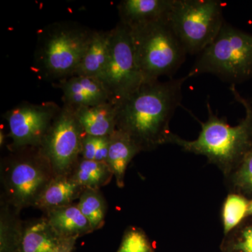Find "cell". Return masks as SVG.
<instances>
[{"mask_svg": "<svg viewBox=\"0 0 252 252\" xmlns=\"http://www.w3.org/2000/svg\"><path fill=\"white\" fill-rule=\"evenodd\" d=\"M188 76L144 82L116 103L117 129L127 134L142 152L170 144V122L182 99V86Z\"/></svg>", "mask_w": 252, "mask_h": 252, "instance_id": "obj_1", "label": "cell"}, {"mask_svg": "<svg viewBox=\"0 0 252 252\" xmlns=\"http://www.w3.org/2000/svg\"><path fill=\"white\" fill-rule=\"evenodd\" d=\"M230 90L245 109V117L238 125L230 126L217 117L207 104L208 119L200 122L201 131L198 138L186 140L174 134L170 141V144H177L185 152L206 157L225 177L235 170L252 147V105L240 95L235 85L230 86Z\"/></svg>", "mask_w": 252, "mask_h": 252, "instance_id": "obj_2", "label": "cell"}, {"mask_svg": "<svg viewBox=\"0 0 252 252\" xmlns=\"http://www.w3.org/2000/svg\"><path fill=\"white\" fill-rule=\"evenodd\" d=\"M94 31L75 22L56 23L41 32L35 52L38 72L48 80H64L75 74Z\"/></svg>", "mask_w": 252, "mask_h": 252, "instance_id": "obj_3", "label": "cell"}, {"mask_svg": "<svg viewBox=\"0 0 252 252\" xmlns=\"http://www.w3.org/2000/svg\"><path fill=\"white\" fill-rule=\"evenodd\" d=\"M129 30L144 82L159 80L162 76L170 77L185 63L187 51L167 18Z\"/></svg>", "mask_w": 252, "mask_h": 252, "instance_id": "obj_4", "label": "cell"}, {"mask_svg": "<svg viewBox=\"0 0 252 252\" xmlns=\"http://www.w3.org/2000/svg\"><path fill=\"white\" fill-rule=\"evenodd\" d=\"M214 74L232 85L252 78V34L224 22L216 39L203 52L189 73V78Z\"/></svg>", "mask_w": 252, "mask_h": 252, "instance_id": "obj_5", "label": "cell"}, {"mask_svg": "<svg viewBox=\"0 0 252 252\" xmlns=\"http://www.w3.org/2000/svg\"><path fill=\"white\" fill-rule=\"evenodd\" d=\"M12 153L1 165V200L21 212L23 209L34 206L55 175L40 147H26Z\"/></svg>", "mask_w": 252, "mask_h": 252, "instance_id": "obj_6", "label": "cell"}, {"mask_svg": "<svg viewBox=\"0 0 252 252\" xmlns=\"http://www.w3.org/2000/svg\"><path fill=\"white\" fill-rule=\"evenodd\" d=\"M217 0H174L167 21L187 54H200L213 42L225 21Z\"/></svg>", "mask_w": 252, "mask_h": 252, "instance_id": "obj_7", "label": "cell"}, {"mask_svg": "<svg viewBox=\"0 0 252 252\" xmlns=\"http://www.w3.org/2000/svg\"><path fill=\"white\" fill-rule=\"evenodd\" d=\"M99 80L117 103L144 83L137 63L130 30L122 23L110 31L109 57Z\"/></svg>", "mask_w": 252, "mask_h": 252, "instance_id": "obj_8", "label": "cell"}, {"mask_svg": "<svg viewBox=\"0 0 252 252\" xmlns=\"http://www.w3.org/2000/svg\"><path fill=\"white\" fill-rule=\"evenodd\" d=\"M85 135L74 109L63 104L40 147L55 175L70 174L81 158Z\"/></svg>", "mask_w": 252, "mask_h": 252, "instance_id": "obj_9", "label": "cell"}, {"mask_svg": "<svg viewBox=\"0 0 252 252\" xmlns=\"http://www.w3.org/2000/svg\"><path fill=\"white\" fill-rule=\"evenodd\" d=\"M61 107L52 102H23L4 114L9 126L11 151L40 147Z\"/></svg>", "mask_w": 252, "mask_h": 252, "instance_id": "obj_10", "label": "cell"}, {"mask_svg": "<svg viewBox=\"0 0 252 252\" xmlns=\"http://www.w3.org/2000/svg\"><path fill=\"white\" fill-rule=\"evenodd\" d=\"M64 105L76 109L109 102L110 95L103 83L96 78L72 76L58 82Z\"/></svg>", "mask_w": 252, "mask_h": 252, "instance_id": "obj_11", "label": "cell"}, {"mask_svg": "<svg viewBox=\"0 0 252 252\" xmlns=\"http://www.w3.org/2000/svg\"><path fill=\"white\" fill-rule=\"evenodd\" d=\"M174 0H124L118 5L120 23L128 28L166 19Z\"/></svg>", "mask_w": 252, "mask_h": 252, "instance_id": "obj_12", "label": "cell"}, {"mask_svg": "<svg viewBox=\"0 0 252 252\" xmlns=\"http://www.w3.org/2000/svg\"><path fill=\"white\" fill-rule=\"evenodd\" d=\"M84 189L69 174L55 175L41 192L34 207L46 212L67 206L79 200Z\"/></svg>", "mask_w": 252, "mask_h": 252, "instance_id": "obj_13", "label": "cell"}, {"mask_svg": "<svg viewBox=\"0 0 252 252\" xmlns=\"http://www.w3.org/2000/svg\"><path fill=\"white\" fill-rule=\"evenodd\" d=\"M74 110L79 124L87 135L105 137L117 130V108L111 101Z\"/></svg>", "mask_w": 252, "mask_h": 252, "instance_id": "obj_14", "label": "cell"}, {"mask_svg": "<svg viewBox=\"0 0 252 252\" xmlns=\"http://www.w3.org/2000/svg\"><path fill=\"white\" fill-rule=\"evenodd\" d=\"M46 219L61 238H77L94 231L90 222L72 203L45 212Z\"/></svg>", "mask_w": 252, "mask_h": 252, "instance_id": "obj_15", "label": "cell"}, {"mask_svg": "<svg viewBox=\"0 0 252 252\" xmlns=\"http://www.w3.org/2000/svg\"><path fill=\"white\" fill-rule=\"evenodd\" d=\"M141 152L130 137L122 131L116 130L109 136L107 165L120 189L125 185L126 170L131 160Z\"/></svg>", "mask_w": 252, "mask_h": 252, "instance_id": "obj_16", "label": "cell"}, {"mask_svg": "<svg viewBox=\"0 0 252 252\" xmlns=\"http://www.w3.org/2000/svg\"><path fill=\"white\" fill-rule=\"evenodd\" d=\"M110 31H94L90 42L74 76L100 79L109 57Z\"/></svg>", "mask_w": 252, "mask_h": 252, "instance_id": "obj_17", "label": "cell"}, {"mask_svg": "<svg viewBox=\"0 0 252 252\" xmlns=\"http://www.w3.org/2000/svg\"><path fill=\"white\" fill-rule=\"evenodd\" d=\"M61 239L45 217L30 220L24 223L20 252H53Z\"/></svg>", "mask_w": 252, "mask_h": 252, "instance_id": "obj_18", "label": "cell"}, {"mask_svg": "<svg viewBox=\"0 0 252 252\" xmlns=\"http://www.w3.org/2000/svg\"><path fill=\"white\" fill-rule=\"evenodd\" d=\"M0 207V252H20L24 230L20 212L4 200Z\"/></svg>", "mask_w": 252, "mask_h": 252, "instance_id": "obj_19", "label": "cell"}, {"mask_svg": "<svg viewBox=\"0 0 252 252\" xmlns=\"http://www.w3.org/2000/svg\"><path fill=\"white\" fill-rule=\"evenodd\" d=\"M69 175L83 188L94 190L108 185L114 177L107 164L81 157Z\"/></svg>", "mask_w": 252, "mask_h": 252, "instance_id": "obj_20", "label": "cell"}, {"mask_svg": "<svg viewBox=\"0 0 252 252\" xmlns=\"http://www.w3.org/2000/svg\"><path fill=\"white\" fill-rule=\"evenodd\" d=\"M77 206L90 222L94 231L103 227L107 212V204L99 190L84 189L79 197Z\"/></svg>", "mask_w": 252, "mask_h": 252, "instance_id": "obj_21", "label": "cell"}, {"mask_svg": "<svg viewBox=\"0 0 252 252\" xmlns=\"http://www.w3.org/2000/svg\"><path fill=\"white\" fill-rule=\"evenodd\" d=\"M250 200L240 194L232 193L223 202L221 220L224 235L235 229L247 218Z\"/></svg>", "mask_w": 252, "mask_h": 252, "instance_id": "obj_22", "label": "cell"}, {"mask_svg": "<svg viewBox=\"0 0 252 252\" xmlns=\"http://www.w3.org/2000/svg\"><path fill=\"white\" fill-rule=\"evenodd\" d=\"M233 193L252 195V147L234 170L225 177Z\"/></svg>", "mask_w": 252, "mask_h": 252, "instance_id": "obj_23", "label": "cell"}, {"mask_svg": "<svg viewBox=\"0 0 252 252\" xmlns=\"http://www.w3.org/2000/svg\"><path fill=\"white\" fill-rule=\"evenodd\" d=\"M220 252H252V222L244 223L243 221L224 235Z\"/></svg>", "mask_w": 252, "mask_h": 252, "instance_id": "obj_24", "label": "cell"}, {"mask_svg": "<svg viewBox=\"0 0 252 252\" xmlns=\"http://www.w3.org/2000/svg\"><path fill=\"white\" fill-rule=\"evenodd\" d=\"M109 145V136L97 137L86 134L83 138L81 157L107 164Z\"/></svg>", "mask_w": 252, "mask_h": 252, "instance_id": "obj_25", "label": "cell"}, {"mask_svg": "<svg viewBox=\"0 0 252 252\" xmlns=\"http://www.w3.org/2000/svg\"><path fill=\"white\" fill-rule=\"evenodd\" d=\"M117 252H155L145 232L140 228L130 226L126 229Z\"/></svg>", "mask_w": 252, "mask_h": 252, "instance_id": "obj_26", "label": "cell"}, {"mask_svg": "<svg viewBox=\"0 0 252 252\" xmlns=\"http://www.w3.org/2000/svg\"><path fill=\"white\" fill-rule=\"evenodd\" d=\"M77 238H62L59 245L53 252H73Z\"/></svg>", "mask_w": 252, "mask_h": 252, "instance_id": "obj_27", "label": "cell"}, {"mask_svg": "<svg viewBox=\"0 0 252 252\" xmlns=\"http://www.w3.org/2000/svg\"><path fill=\"white\" fill-rule=\"evenodd\" d=\"M5 141H6V136H5L4 131L1 130L0 131V146L1 147L5 144Z\"/></svg>", "mask_w": 252, "mask_h": 252, "instance_id": "obj_28", "label": "cell"}, {"mask_svg": "<svg viewBox=\"0 0 252 252\" xmlns=\"http://www.w3.org/2000/svg\"><path fill=\"white\" fill-rule=\"evenodd\" d=\"M249 217H252V200H250V204H249L248 214H247V218H248Z\"/></svg>", "mask_w": 252, "mask_h": 252, "instance_id": "obj_29", "label": "cell"}]
</instances>
